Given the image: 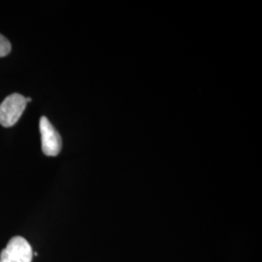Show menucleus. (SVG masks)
<instances>
[{
  "label": "nucleus",
  "instance_id": "nucleus-1",
  "mask_svg": "<svg viewBox=\"0 0 262 262\" xmlns=\"http://www.w3.org/2000/svg\"><path fill=\"white\" fill-rule=\"evenodd\" d=\"M26 97L19 94L7 96L0 104V124L11 127L16 124L27 107Z\"/></svg>",
  "mask_w": 262,
  "mask_h": 262
},
{
  "label": "nucleus",
  "instance_id": "nucleus-2",
  "mask_svg": "<svg viewBox=\"0 0 262 262\" xmlns=\"http://www.w3.org/2000/svg\"><path fill=\"white\" fill-rule=\"evenodd\" d=\"M32 257L31 245L20 236L13 237L0 253V262H31Z\"/></svg>",
  "mask_w": 262,
  "mask_h": 262
},
{
  "label": "nucleus",
  "instance_id": "nucleus-3",
  "mask_svg": "<svg viewBox=\"0 0 262 262\" xmlns=\"http://www.w3.org/2000/svg\"><path fill=\"white\" fill-rule=\"evenodd\" d=\"M39 128L43 152L48 157H56L60 152L62 147V140L59 133L46 117L40 119Z\"/></svg>",
  "mask_w": 262,
  "mask_h": 262
},
{
  "label": "nucleus",
  "instance_id": "nucleus-4",
  "mask_svg": "<svg viewBox=\"0 0 262 262\" xmlns=\"http://www.w3.org/2000/svg\"><path fill=\"white\" fill-rule=\"evenodd\" d=\"M11 43L7 38L0 34V57L8 56L11 52Z\"/></svg>",
  "mask_w": 262,
  "mask_h": 262
}]
</instances>
